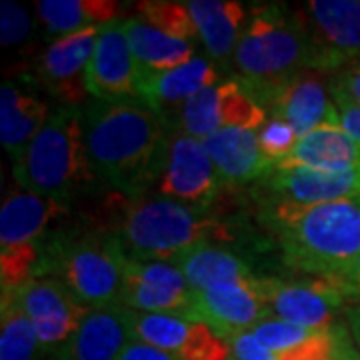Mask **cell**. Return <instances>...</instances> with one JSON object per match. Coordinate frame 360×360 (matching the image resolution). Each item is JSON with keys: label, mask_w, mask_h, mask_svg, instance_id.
Here are the masks:
<instances>
[{"label": "cell", "mask_w": 360, "mask_h": 360, "mask_svg": "<svg viewBox=\"0 0 360 360\" xmlns=\"http://www.w3.org/2000/svg\"><path fill=\"white\" fill-rule=\"evenodd\" d=\"M13 292L22 312L32 322L46 360L70 340L89 312L65 284L49 276L34 278Z\"/></svg>", "instance_id": "obj_12"}, {"label": "cell", "mask_w": 360, "mask_h": 360, "mask_svg": "<svg viewBox=\"0 0 360 360\" xmlns=\"http://www.w3.org/2000/svg\"><path fill=\"white\" fill-rule=\"evenodd\" d=\"M276 360H336L333 330H314L296 347L274 354Z\"/></svg>", "instance_id": "obj_34"}, {"label": "cell", "mask_w": 360, "mask_h": 360, "mask_svg": "<svg viewBox=\"0 0 360 360\" xmlns=\"http://www.w3.org/2000/svg\"><path fill=\"white\" fill-rule=\"evenodd\" d=\"M108 217L110 229L106 232L115 234L130 260L174 262L196 246L232 240L229 226L208 210L162 196H122Z\"/></svg>", "instance_id": "obj_3"}, {"label": "cell", "mask_w": 360, "mask_h": 360, "mask_svg": "<svg viewBox=\"0 0 360 360\" xmlns=\"http://www.w3.org/2000/svg\"><path fill=\"white\" fill-rule=\"evenodd\" d=\"M124 30L130 51L144 75H162L194 58L193 42L168 37L146 20L124 18Z\"/></svg>", "instance_id": "obj_26"}, {"label": "cell", "mask_w": 360, "mask_h": 360, "mask_svg": "<svg viewBox=\"0 0 360 360\" xmlns=\"http://www.w3.org/2000/svg\"><path fill=\"white\" fill-rule=\"evenodd\" d=\"M270 200L288 205H324L360 194V168L348 172H324L302 167H274L260 182Z\"/></svg>", "instance_id": "obj_18"}, {"label": "cell", "mask_w": 360, "mask_h": 360, "mask_svg": "<svg viewBox=\"0 0 360 360\" xmlns=\"http://www.w3.org/2000/svg\"><path fill=\"white\" fill-rule=\"evenodd\" d=\"M270 314L310 330H330L340 310L348 309L347 296L330 281L286 283L278 278H258Z\"/></svg>", "instance_id": "obj_14"}, {"label": "cell", "mask_w": 360, "mask_h": 360, "mask_svg": "<svg viewBox=\"0 0 360 360\" xmlns=\"http://www.w3.org/2000/svg\"><path fill=\"white\" fill-rule=\"evenodd\" d=\"M132 336L176 360H231V347L206 322L176 314H146L129 309Z\"/></svg>", "instance_id": "obj_13"}, {"label": "cell", "mask_w": 360, "mask_h": 360, "mask_svg": "<svg viewBox=\"0 0 360 360\" xmlns=\"http://www.w3.org/2000/svg\"><path fill=\"white\" fill-rule=\"evenodd\" d=\"M37 13L49 32L66 37L84 28L115 22L120 4L112 0H40Z\"/></svg>", "instance_id": "obj_28"}, {"label": "cell", "mask_w": 360, "mask_h": 360, "mask_svg": "<svg viewBox=\"0 0 360 360\" xmlns=\"http://www.w3.org/2000/svg\"><path fill=\"white\" fill-rule=\"evenodd\" d=\"M300 16L309 40V70L338 72L359 63L360 0H310Z\"/></svg>", "instance_id": "obj_7"}, {"label": "cell", "mask_w": 360, "mask_h": 360, "mask_svg": "<svg viewBox=\"0 0 360 360\" xmlns=\"http://www.w3.org/2000/svg\"><path fill=\"white\" fill-rule=\"evenodd\" d=\"M142 20L162 30L168 37L180 40H191L198 37V30L188 11L186 2H172V0H144L136 4Z\"/></svg>", "instance_id": "obj_30"}, {"label": "cell", "mask_w": 360, "mask_h": 360, "mask_svg": "<svg viewBox=\"0 0 360 360\" xmlns=\"http://www.w3.org/2000/svg\"><path fill=\"white\" fill-rule=\"evenodd\" d=\"M127 260L118 238L103 229L56 231L42 243L40 276L60 281L89 310L106 309L120 304Z\"/></svg>", "instance_id": "obj_4"}, {"label": "cell", "mask_w": 360, "mask_h": 360, "mask_svg": "<svg viewBox=\"0 0 360 360\" xmlns=\"http://www.w3.org/2000/svg\"><path fill=\"white\" fill-rule=\"evenodd\" d=\"M226 342L231 347V360H276V356L252 333L232 336Z\"/></svg>", "instance_id": "obj_35"}, {"label": "cell", "mask_w": 360, "mask_h": 360, "mask_svg": "<svg viewBox=\"0 0 360 360\" xmlns=\"http://www.w3.org/2000/svg\"><path fill=\"white\" fill-rule=\"evenodd\" d=\"M132 338L129 309L122 304L92 309L70 340L49 360H118Z\"/></svg>", "instance_id": "obj_20"}, {"label": "cell", "mask_w": 360, "mask_h": 360, "mask_svg": "<svg viewBox=\"0 0 360 360\" xmlns=\"http://www.w3.org/2000/svg\"><path fill=\"white\" fill-rule=\"evenodd\" d=\"M333 98L338 110V124L360 146V104L350 103L347 98H338V96H333Z\"/></svg>", "instance_id": "obj_37"}, {"label": "cell", "mask_w": 360, "mask_h": 360, "mask_svg": "<svg viewBox=\"0 0 360 360\" xmlns=\"http://www.w3.org/2000/svg\"><path fill=\"white\" fill-rule=\"evenodd\" d=\"M0 40L2 46H16L28 40L32 30V20L20 4L13 0H2L0 4Z\"/></svg>", "instance_id": "obj_33"}, {"label": "cell", "mask_w": 360, "mask_h": 360, "mask_svg": "<svg viewBox=\"0 0 360 360\" xmlns=\"http://www.w3.org/2000/svg\"><path fill=\"white\" fill-rule=\"evenodd\" d=\"M345 322H347L350 336L360 352V304H352L345 310Z\"/></svg>", "instance_id": "obj_41"}, {"label": "cell", "mask_w": 360, "mask_h": 360, "mask_svg": "<svg viewBox=\"0 0 360 360\" xmlns=\"http://www.w3.org/2000/svg\"><path fill=\"white\" fill-rule=\"evenodd\" d=\"M220 82V72L212 60L194 56L191 63L162 75H144L141 101L148 104L162 118L165 127L174 130L180 106L193 94Z\"/></svg>", "instance_id": "obj_19"}, {"label": "cell", "mask_w": 360, "mask_h": 360, "mask_svg": "<svg viewBox=\"0 0 360 360\" xmlns=\"http://www.w3.org/2000/svg\"><path fill=\"white\" fill-rule=\"evenodd\" d=\"M250 333L257 336L272 354H276V352H283L286 348L296 347L298 342L309 338L314 330L302 328V326L292 324V322L281 321L276 316H269L262 322H258Z\"/></svg>", "instance_id": "obj_32"}, {"label": "cell", "mask_w": 360, "mask_h": 360, "mask_svg": "<svg viewBox=\"0 0 360 360\" xmlns=\"http://www.w3.org/2000/svg\"><path fill=\"white\" fill-rule=\"evenodd\" d=\"M186 4L212 60L231 58L248 22L245 6L232 0H191Z\"/></svg>", "instance_id": "obj_25"}, {"label": "cell", "mask_w": 360, "mask_h": 360, "mask_svg": "<svg viewBox=\"0 0 360 360\" xmlns=\"http://www.w3.org/2000/svg\"><path fill=\"white\" fill-rule=\"evenodd\" d=\"M118 360H176L174 356H170L167 354L165 350H160V348L150 347V345H146V342H142V340H136V338H132L127 348L122 350V354H120V359Z\"/></svg>", "instance_id": "obj_39"}, {"label": "cell", "mask_w": 360, "mask_h": 360, "mask_svg": "<svg viewBox=\"0 0 360 360\" xmlns=\"http://www.w3.org/2000/svg\"><path fill=\"white\" fill-rule=\"evenodd\" d=\"M276 167H302L324 172L359 170L360 146L340 124H322L300 136L292 153Z\"/></svg>", "instance_id": "obj_24"}, {"label": "cell", "mask_w": 360, "mask_h": 360, "mask_svg": "<svg viewBox=\"0 0 360 360\" xmlns=\"http://www.w3.org/2000/svg\"><path fill=\"white\" fill-rule=\"evenodd\" d=\"M330 330H333V338H335L336 360H360L359 348H356L352 336H350L347 322L338 321Z\"/></svg>", "instance_id": "obj_38"}, {"label": "cell", "mask_w": 360, "mask_h": 360, "mask_svg": "<svg viewBox=\"0 0 360 360\" xmlns=\"http://www.w3.org/2000/svg\"><path fill=\"white\" fill-rule=\"evenodd\" d=\"M144 72L130 51L124 20L98 28V39L86 72L89 94L96 101L141 98Z\"/></svg>", "instance_id": "obj_16"}, {"label": "cell", "mask_w": 360, "mask_h": 360, "mask_svg": "<svg viewBox=\"0 0 360 360\" xmlns=\"http://www.w3.org/2000/svg\"><path fill=\"white\" fill-rule=\"evenodd\" d=\"M269 112L240 80H224L193 94L180 106L172 132L205 141L220 130H258Z\"/></svg>", "instance_id": "obj_8"}, {"label": "cell", "mask_w": 360, "mask_h": 360, "mask_svg": "<svg viewBox=\"0 0 360 360\" xmlns=\"http://www.w3.org/2000/svg\"><path fill=\"white\" fill-rule=\"evenodd\" d=\"M120 304L146 314L194 319V295L184 274L167 260H127Z\"/></svg>", "instance_id": "obj_11"}, {"label": "cell", "mask_w": 360, "mask_h": 360, "mask_svg": "<svg viewBox=\"0 0 360 360\" xmlns=\"http://www.w3.org/2000/svg\"><path fill=\"white\" fill-rule=\"evenodd\" d=\"M262 219L278 238L286 266L298 272L336 281L360 255V194L310 206L274 202Z\"/></svg>", "instance_id": "obj_2"}, {"label": "cell", "mask_w": 360, "mask_h": 360, "mask_svg": "<svg viewBox=\"0 0 360 360\" xmlns=\"http://www.w3.org/2000/svg\"><path fill=\"white\" fill-rule=\"evenodd\" d=\"M68 212L66 202L28 193L25 188L11 193L0 210V250L37 248L56 219Z\"/></svg>", "instance_id": "obj_21"}, {"label": "cell", "mask_w": 360, "mask_h": 360, "mask_svg": "<svg viewBox=\"0 0 360 360\" xmlns=\"http://www.w3.org/2000/svg\"><path fill=\"white\" fill-rule=\"evenodd\" d=\"M257 136L262 155L266 156L274 167L292 153L295 144L300 139L298 132L292 129V124H288L286 120L276 118V116L266 118V122L257 130Z\"/></svg>", "instance_id": "obj_31"}, {"label": "cell", "mask_w": 360, "mask_h": 360, "mask_svg": "<svg viewBox=\"0 0 360 360\" xmlns=\"http://www.w3.org/2000/svg\"><path fill=\"white\" fill-rule=\"evenodd\" d=\"M51 116L49 104L13 80L0 89V141L16 162Z\"/></svg>", "instance_id": "obj_23"}, {"label": "cell", "mask_w": 360, "mask_h": 360, "mask_svg": "<svg viewBox=\"0 0 360 360\" xmlns=\"http://www.w3.org/2000/svg\"><path fill=\"white\" fill-rule=\"evenodd\" d=\"M202 144L217 167L222 184L236 186L260 180L274 168L260 150L257 130H220L205 139Z\"/></svg>", "instance_id": "obj_22"}, {"label": "cell", "mask_w": 360, "mask_h": 360, "mask_svg": "<svg viewBox=\"0 0 360 360\" xmlns=\"http://www.w3.org/2000/svg\"><path fill=\"white\" fill-rule=\"evenodd\" d=\"M98 39V28L60 37L40 54L37 77L60 106H82L89 96L86 72Z\"/></svg>", "instance_id": "obj_17"}, {"label": "cell", "mask_w": 360, "mask_h": 360, "mask_svg": "<svg viewBox=\"0 0 360 360\" xmlns=\"http://www.w3.org/2000/svg\"><path fill=\"white\" fill-rule=\"evenodd\" d=\"M156 184L162 198L208 210L219 194L222 180L202 141L172 132L168 139L165 167Z\"/></svg>", "instance_id": "obj_9"}, {"label": "cell", "mask_w": 360, "mask_h": 360, "mask_svg": "<svg viewBox=\"0 0 360 360\" xmlns=\"http://www.w3.org/2000/svg\"><path fill=\"white\" fill-rule=\"evenodd\" d=\"M0 360H46L37 330L13 290L0 298Z\"/></svg>", "instance_id": "obj_29"}, {"label": "cell", "mask_w": 360, "mask_h": 360, "mask_svg": "<svg viewBox=\"0 0 360 360\" xmlns=\"http://www.w3.org/2000/svg\"><path fill=\"white\" fill-rule=\"evenodd\" d=\"M330 283H335L340 290H342V295L347 296L348 302H359L360 300V255L359 258L354 260V264L350 266L347 274H342L340 278H336V281H330Z\"/></svg>", "instance_id": "obj_40"}, {"label": "cell", "mask_w": 360, "mask_h": 360, "mask_svg": "<svg viewBox=\"0 0 360 360\" xmlns=\"http://www.w3.org/2000/svg\"><path fill=\"white\" fill-rule=\"evenodd\" d=\"M246 89L269 116L292 124L298 136H304L322 124H338L335 101H330L326 84L312 72H296L278 82Z\"/></svg>", "instance_id": "obj_10"}, {"label": "cell", "mask_w": 360, "mask_h": 360, "mask_svg": "<svg viewBox=\"0 0 360 360\" xmlns=\"http://www.w3.org/2000/svg\"><path fill=\"white\" fill-rule=\"evenodd\" d=\"M309 40L300 11L286 6H260L248 22L232 54V65L246 86L270 84L307 68Z\"/></svg>", "instance_id": "obj_6"}, {"label": "cell", "mask_w": 360, "mask_h": 360, "mask_svg": "<svg viewBox=\"0 0 360 360\" xmlns=\"http://www.w3.org/2000/svg\"><path fill=\"white\" fill-rule=\"evenodd\" d=\"M80 120L98 186L139 198L158 182L167 158L168 129L144 101L92 98L80 106Z\"/></svg>", "instance_id": "obj_1"}, {"label": "cell", "mask_w": 360, "mask_h": 360, "mask_svg": "<svg viewBox=\"0 0 360 360\" xmlns=\"http://www.w3.org/2000/svg\"><path fill=\"white\" fill-rule=\"evenodd\" d=\"M330 92L333 96L360 104V60L336 72Z\"/></svg>", "instance_id": "obj_36"}, {"label": "cell", "mask_w": 360, "mask_h": 360, "mask_svg": "<svg viewBox=\"0 0 360 360\" xmlns=\"http://www.w3.org/2000/svg\"><path fill=\"white\" fill-rule=\"evenodd\" d=\"M14 179L28 193L68 202L98 182L90 167L80 106H58L22 156L13 162Z\"/></svg>", "instance_id": "obj_5"}, {"label": "cell", "mask_w": 360, "mask_h": 360, "mask_svg": "<svg viewBox=\"0 0 360 360\" xmlns=\"http://www.w3.org/2000/svg\"><path fill=\"white\" fill-rule=\"evenodd\" d=\"M174 264L184 274L193 292L208 288L212 284L245 281L255 276L243 258L236 257L231 250L220 248L214 243L196 246L186 255L176 258Z\"/></svg>", "instance_id": "obj_27"}, {"label": "cell", "mask_w": 360, "mask_h": 360, "mask_svg": "<svg viewBox=\"0 0 360 360\" xmlns=\"http://www.w3.org/2000/svg\"><path fill=\"white\" fill-rule=\"evenodd\" d=\"M193 295L194 319L206 322L224 340L250 333L258 322L272 316L258 276L212 284Z\"/></svg>", "instance_id": "obj_15"}]
</instances>
